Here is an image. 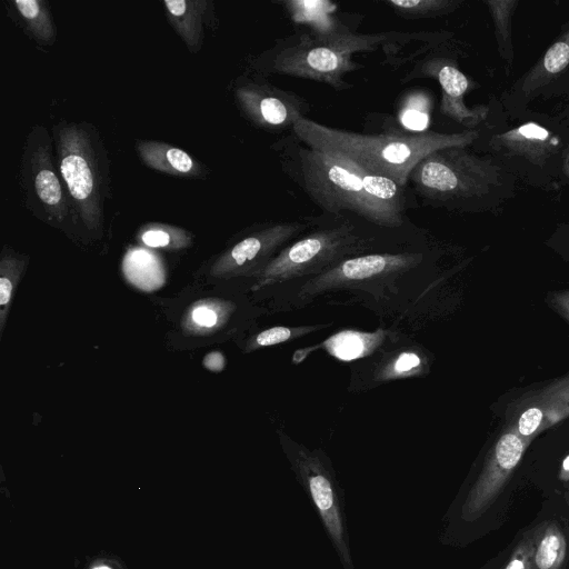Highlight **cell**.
I'll use <instances>...</instances> for the list:
<instances>
[{
  "label": "cell",
  "mask_w": 569,
  "mask_h": 569,
  "mask_svg": "<svg viewBox=\"0 0 569 569\" xmlns=\"http://www.w3.org/2000/svg\"><path fill=\"white\" fill-rule=\"evenodd\" d=\"M20 178L30 209L53 223H62L72 216L66 188L53 163L51 138L40 124L32 128L26 140Z\"/></svg>",
  "instance_id": "4"
},
{
  "label": "cell",
  "mask_w": 569,
  "mask_h": 569,
  "mask_svg": "<svg viewBox=\"0 0 569 569\" xmlns=\"http://www.w3.org/2000/svg\"><path fill=\"white\" fill-rule=\"evenodd\" d=\"M94 569H109L107 567H99V568H94Z\"/></svg>",
  "instance_id": "33"
},
{
  "label": "cell",
  "mask_w": 569,
  "mask_h": 569,
  "mask_svg": "<svg viewBox=\"0 0 569 569\" xmlns=\"http://www.w3.org/2000/svg\"><path fill=\"white\" fill-rule=\"evenodd\" d=\"M530 442L509 427L499 436L462 506L461 515L465 520L473 521L491 507L520 463Z\"/></svg>",
  "instance_id": "5"
},
{
  "label": "cell",
  "mask_w": 569,
  "mask_h": 569,
  "mask_svg": "<svg viewBox=\"0 0 569 569\" xmlns=\"http://www.w3.org/2000/svg\"><path fill=\"white\" fill-rule=\"evenodd\" d=\"M400 121L410 131L425 132L429 126V113L427 108L423 107L422 100L411 99L401 110Z\"/></svg>",
  "instance_id": "21"
},
{
  "label": "cell",
  "mask_w": 569,
  "mask_h": 569,
  "mask_svg": "<svg viewBox=\"0 0 569 569\" xmlns=\"http://www.w3.org/2000/svg\"><path fill=\"white\" fill-rule=\"evenodd\" d=\"M302 143L341 157L359 168L393 180L406 188L415 166L429 153L457 143V137L433 132L365 134L339 130L306 117L292 123Z\"/></svg>",
  "instance_id": "2"
},
{
  "label": "cell",
  "mask_w": 569,
  "mask_h": 569,
  "mask_svg": "<svg viewBox=\"0 0 569 569\" xmlns=\"http://www.w3.org/2000/svg\"><path fill=\"white\" fill-rule=\"evenodd\" d=\"M377 336L345 331L327 341L329 351L339 359L352 360L362 357L376 343Z\"/></svg>",
  "instance_id": "19"
},
{
  "label": "cell",
  "mask_w": 569,
  "mask_h": 569,
  "mask_svg": "<svg viewBox=\"0 0 569 569\" xmlns=\"http://www.w3.org/2000/svg\"><path fill=\"white\" fill-rule=\"evenodd\" d=\"M438 79L443 91L452 98L462 96L468 88L467 78L451 66L441 68Z\"/></svg>",
  "instance_id": "23"
},
{
  "label": "cell",
  "mask_w": 569,
  "mask_h": 569,
  "mask_svg": "<svg viewBox=\"0 0 569 569\" xmlns=\"http://www.w3.org/2000/svg\"><path fill=\"white\" fill-rule=\"evenodd\" d=\"M355 228L347 221L341 226L316 231L295 242L266 269V276H280L307 267L319 259L336 256L357 240Z\"/></svg>",
  "instance_id": "7"
},
{
  "label": "cell",
  "mask_w": 569,
  "mask_h": 569,
  "mask_svg": "<svg viewBox=\"0 0 569 569\" xmlns=\"http://www.w3.org/2000/svg\"><path fill=\"white\" fill-rule=\"evenodd\" d=\"M547 302L558 315L569 322V290L552 291Z\"/></svg>",
  "instance_id": "27"
},
{
  "label": "cell",
  "mask_w": 569,
  "mask_h": 569,
  "mask_svg": "<svg viewBox=\"0 0 569 569\" xmlns=\"http://www.w3.org/2000/svg\"><path fill=\"white\" fill-rule=\"evenodd\" d=\"M139 240L151 248L178 250L191 244V234L180 228L152 223L141 229Z\"/></svg>",
  "instance_id": "18"
},
{
  "label": "cell",
  "mask_w": 569,
  "mask_h": 569,
  "mask_svg": "<svg viewBox=\"0 0 569 569\" xmlns=\"http://www.w3.org/2000/svg\"><path fill=\"white\" fill-rule=\"evenodd\" d=\"M403 258L401 256L390 254H369L349 259L340 264L336 270V276H342L346 279H365L382 272L387 268L400 264Z\"/></svg>",
  "instance_id": "16"
},
{
  "label": "cell",
  "mask_w": 569,
  "mask_h": 569,
  "mask_svg": "<svg viewBox=\"0 0 569 569\" xmlns=\"http://www.w3.org/2000/svg\"><path fill=\"white\" fill-rule=\"evenodd\" d=\"M206 0H167L168 19L191 52H198L203 40V19L208 16Z\"/></svg>",
  "instance_id": "10"
},
{
  "label": "cell",
  "mask_w": 569,
  "mask_h": 569,
  "mask_svg": "<svg viewBox=\"0 0 569 569\" xmlns=\"http://www.w3.org/2000/svg\"><path fill=\"white\" fill-rule=\"evenodd\" d=\"M231 305L217 298L200 299L188 307L181 328L188 336H208L219 330L228 320Z\"/></svg>",
  "instance_id": "12"
},
{
  "label": "cell",
  "mask_w": 569,
  "mask_h": 569,
  "mask_svg": "<svg viewBox=\"0 0 569 569\" xmlns=\"http://www.w3.org/2000/svg\"><path fill=\"white\" fill-rule=\"evenodd\" d=\"M282 150L290 176L327 213L350 212L381 227L402 224L405 188L393 180L311 148L297 138Z\"/></svg>",
  "instance_id": "1"
},
{
  "label": "cell",
  "mask_w": 569,
  "mask_h": 569,
  "mask_svg": "<svg viewBox=\"0 0 569 569\" xmlns=\"http://www.w3.org/2000/svg\"><path fill=\"white\" fill-rule=\"evenodd\" d=\"M518 132L525 138L538 140H545L549 134L546 129L533 123L521 126Z\"/></svg>",
  "instance_id": "29"
},
{
  "label": "cell",
  "mask_w": 569,
  "mask_h": 569,
  "mask_svg": "<svg viewBox=\"0 0 569 569\" xmlns=\"http://www.w3.org/2000/svg\"><path fill=\"white\" fill-rule=\"evenodd\" d=\"M388 4L407 17H427L428 14L439 11L442 4L436 0H390Z\"/></svg>",
  "instance_id": "22"
},
{
  "label": "cell",
  "mask_w": 569,
  "mask_h": 569,
  "mask_svg": "<svg viewBox=\"0 0 569 569\" xmlns=\"http://www.w3.org/2000/svg\"><path fill=\"white\" fill-rule=\"evenodd\" d=\"M531 535V569H562L568 556V540L561 527L556 521H546Z\"/></svg>",
  "instance_id": "11"
},
{
  "label": "cell",
  "mask_w": 569,
  "mask_h": 569,
  "mask_svg": "<svg viewBox=\"0 0 569 569\" xmlns=\"http://www.w3.org/2000/svg\"><path fill=\"white\" fill-rule=\"evenodd\" d=\"M308 486L311 498L342 555L348 559L347 550L342 538V526L335 502V495L329 480L320 472L315 471L308 476Z\"/></svg>",
  "instance_id": "13"
},
{
  "label": "cell",
  "mask_w": 569,
  "mask_h": 569,
  "mask_svg": "<svg viewBox=\"0 0 569 569\" xmlns=\"http://www.w3.org/2000/svg\"><path fill=\"white\" fill-rule=\"evenodd\" d=\"M300 70L311 73H333L342 70L343 56L331 47H315L300 58Z\"/></svg>",
  "instance_id": "20"
},
{
  "label": "cell",
  "mask_w": 569,
  "mask_h": 569,
  "mask_svg": "<svg viewBox=\"0 0 569 569\" xmlns=\"http://www.w3.org/2000/svg\"><path fill=\"white\" fill-rule=\"evenodd\" d=\"M543 62L549 72L562 70L569 62V46L565 42L555 43L547 51Z\"/></svg>",
  "instance_id": "25"
},
{
  "label": "cell",
  "mask_w": 569,
  "mask_h": 569,
  "mask_svg": "<svg viewBox=\"0 0 569 569\" xmlns=\"http://www.w3.org/2000/svg\"><path fill=\"white\" fill-rule=\"evenodd\" d=\"M559 479L563 482H569V455H567L561 461Z\"/></svg>",
  "instance_id": "31"
},
{
  "label": "cell",
  "mask_w": 569,
  "mask_h": 569,
  "mask_svg": "<svg viewBox=\"0 0 569 569\" xmlns=\"http://www.w3.org/2000/svg\"><path fill=\"white\" fill-rule=\"evenodd\" d=\"M419 363H420V360L417 355L411 353V352H406V353L400 355V357L398 358V360L395 365V370L397 372L409 371L412 368L417 367Z\"/></svg>",
  "instance_id": "28"
},
{
  "label": "cell",
  "mask_w": 569,
  "mask_h": 569,
  "mask_svg": "<svg viewBox=\"0 0 569 569\" xmlns=\"http://www.w3.org/2000/svg\"><path fill=\"white\" fill-rule=\"evenodd\" d=\"M291 336V331L284 327H274L268 330L260 332L256 337L257 346H271L279 342H283L289 339Z\"/></svg>",
  "instance_id": "26"
},
{
  "label": "cell",
  "mask_w": 569,
  "mask_h": 569,
  "mask_svg": "<svg viewBox=\"0 0 569 569\" xmlns=\"http://www.w3.org/2000/svg\"><path fill=\"white\" fill-rule=\"evenodd\" d=\"M136 149L141 161L153 170L184 178L203 176V168L196 159L171 144L141 140L137 142Z\"/></svg>",
  "instance_id": "9"
},
{
  "label": "cell",
  "mask_w": 569,
  "mask_h": 569,
  "mask_svg": "<svg viewBox=\"0 0 569 569\" xmlns=\"http://www.w3.org/2000/svg\"><path fill=\"white\" fill-rule=\"evenodd\" d=\"M565 497H566V501H567V503H568V506H569V491L566 493V496H565Z\"/></svg>",
  "instance_id": "32"
},
{
  "label": "cell",
  "mask_w": 569,
  "mask_h": 569,
  "mask_svg": "<svg viewBox=\"0 0 569 569\" xmlns=\"http://www.w3.org/2000/svg\"><path fill=\"white\" fill-rule=\"evenodd\" d=\"M26 262L11 254H2L0 261V337L10 310L14 289L19 283Z\"/></svg>",
  "instance_id": "17"
},
{
  "label": "cell",
  "mask_w": 569,
  "mask_h": 569,
  "mask_svg": "<svg viewBox=\"0 0 569 569\" xmlns=\"http://www.w3.org/2000/svg\"><path fill=\"white\" fill-rule=\"evenodd\" d=\"M305 227L306 223L299 221L279 222L246 237L216 260L210 274L226 277L248 270Z\"/></svg>",
  "instance_id": "8"
},
{
  "label": "cell",
  "mask_w": 569,
  "mask_h": 569,
  "mask_svg": "<svg viewBox=\"0 0 569 569\" xmlns=\"http://www.w3.org/2000/svg\"><path fill=\"white\" fill-rule=\"evenodd\" d=\"M509 428L532 441L539 433L569 418V373L515 402Z\"/></svg>",
  "instance_id": "6"
},
{
  "label": "cell",
  "mask_w": 569,
  "mask_h": 569,
  "mask_svg": "<svg viewBox=\"0 0 569 569\" xmlns=\"http://www.w3.org/2000/svg\"><path fill=\"white\" fill-rule=\"evenodd\" d=\"M57 168L72 217L91 232L101 230L107 170L102 168L98 136L89 124L62 122L54 128Z\"/></svg>",
  "instance_id": "3"
},
{
  "label": "cell",
  "mask_w": 569,
  "mask_h": 569,
  "mask_svg": "<svg viewBox=\"0 0 569 569\" xmlns=\"http://www.w3.org/2000/svg\"><path fill=\"white\" fill-rule=\"evenodd\" d=\"M203 366L210 371H221L224 367V358L219 351H212L203 358Z\"/></svg>",
  "instance_id": "30"
},
{
  "label": "cell",
  "mask_w": 569,
  "mask_h": 569,
  "mask_svg": "<svg viewBox=\"0 0 569 569\" xmlns=\"http://www.w3.org/2000/svg\"><path fill=\"white\" fill-rule=\"evenodd\" d=\"M29 31L39 40L52 42L56 29L46 2L40 0H14L12 2Z\"/></svg>",
  "instance_id": "15"
},
{
  "label": "cell",
  "mask_w": 569,
  "mask_h": 569,
  "mask_svg": "<svg viewBox=\"0 0 569 569\" xmlns=\"http://www.w3.org/2000/svg\"><path fill=\"white\" fill-rule=\"evenodd\" d=\"M532 535H526L513 549L505 569H531Z\"/></svg>",
  "instance_id": "24"
},
{
  "label": "cell",
  "mask_w": 569,
  "mask_h": 569,
  "mask_svg": "<svg viewBox=\"0 0 569 569\" xmlns=\"http://www.w3.org/2000/svg\"><path fill=\"white\" fill-rule=\"evenodd\" d=\"M238 98L248 113L264 124L282 126L290 121L292 126L293 121L300 118L290 112L282 98L274 94L260 96L252 89H240Z\"/></svg>",
  "instance_id": "14"
}]
</instances>
